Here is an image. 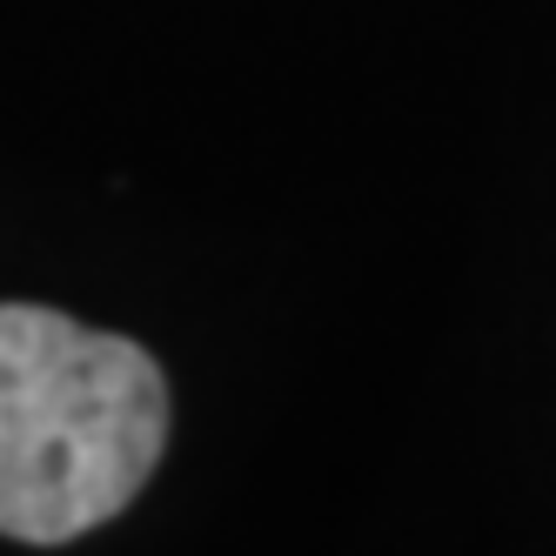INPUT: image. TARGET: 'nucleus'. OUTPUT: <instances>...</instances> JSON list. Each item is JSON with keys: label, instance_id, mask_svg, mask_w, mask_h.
Returning a JSON list of instances; mask_svg holds the SVG:
<instances>
[{"label": "nucleus", "instance_id": "nucleus-1", "mask_svg": "<svg viewBox=\"0 0 556 556\" xmlns=\"http://www.w3.org/2000/svg\"><path fill=\"white\" fill-rule=\"evenodd\" d=\"M168 450L162 363L41 302H0V536L74 543L114 523Z\"/></svg>", "mask_w": 556, "mask_h": 556}]
</instances>
